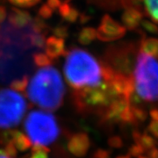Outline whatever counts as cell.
<instances>
[{"mask_svg":"<svg viewBox=\"0 0 158 158\" xmlns=\"http://www.w3.org/2000/svg\"><path fill=\"white\" fill-rule=\"evenodd\" d=\"M97 36V32L92 28H85L81 31L79 34L78 40L82 44H89L92 40L95 39Z\"/></svg>","mask_w":158,"mask_h":158,"instance_id":"15","label":"cell"},{"mask_svg":"<svg viewBox=\"0 0 158 158\" xmlns=\"http://www.w3.org/2000/svg\"><path fill=\"white\" fill-rule=\"evenodd\" d=\"M45 48L46 54L51 60L61 56L65 54L64 40L56 36H51L45 41Z\"/></svg>","mask_w":158,"mask_h":158,"instance_id":"10","label":"cell"},{"mask_svg":"<svg viewBox=\"0 0 158 158\" xmlns=\"http://www.w3.org/2000/svg\"><path fill=\"white\" fill-rule=\"evenodd\" d=\"M11 141L10 143H11L15 147L18 151L24 152V151L29 149L32 145L27 136L25 135L20 132H17V131H14L11 133Z\"/></svg>","mask_w":158,"mask_h":158,"instance_id":"12","label":"cell"},{"mask_svg":"<svg viewBox=\"0 0 158 158\" xmlns=\"http://www.w3.org/2000/svg\"><path fill=\"white\" fill-rule=\"evenodd\" d=\"M65 93L62 77L52 66L41 67L27 84L29 99L46 110H56L62 105Z\"/></svg>","mask_w":158,"mask_h":158,"instance_id":"4","label":"cell"},{"mask_svg":"<svg viewBox=\"0 0 158 158\" xmlns=\"http://www.w3.org/2000/svg\"><path fill=\"white\" fill-rule=\"evenodd\" d=\"M132 111H133V114H134L136 123H141V122L146 121L148 118V113H146L145 110L135 106H132Z\"/></svg>","mask_w":158,"mask_h":158,"instance_id":"17","label":"cell"},{"mask_svg":"<svg viewBox=\"0 0 158 158\" xmlns=\"http://www.w3.org/2000/svg\"><path fill=\"white\" fill-rule=\"evenodd\" d=\"M106 65H103L90 53L76 48L69 51L64 64V74L68 83L76 90H85L110 83L106 75Z\"/></svg>","mask_w":158,"mask_h":158,"instance_id":"3","label":"cell"},{"mask_svg":"<svg viewBox=\"0 0 158 158\" xmlns=\"http://www.w3.org/2000/svg\"><path fill=\"white\" fill-rule=\"evenodd\" d=\"M124 1H125V4H127V2H131L132 0H124Z\"/></svg>","mask_w":158,"mask_h":158,"instance_id":"35","label":"cell"},{"mask_svg":"<svg viewBox=\"0 0 158 158\" xmlns=\"http://www.w3.org/2000/svg\"><path fill=\"white\" fill-rule=\"evenodd\" d=\"M145 153V149L141 147L139 143H135L133 144L128 149V155H129L131 157H135L137 158L140 156L144 155Z\"/></svg>","mask_w":158,"mask_h":158,"instance_id":"18","label":"cell"},{"mask_svg":"<svg viewBox=\"0 0 158 158\" xmlns=\"http://www.w3.org/2000/svg\"><path fill=\"white\" fill-rule=\"evenodd\" d=\"M134 93L146 102L158 100V40L141 43L131 77Z\"/></svg>","mask_w":158,"mask_h":158,"instance_id":"2","label":"cell"},{"mask_svg":"<svg viewBox=\"0 0 158 158\" xmlns=\"http://www.w3.org/2000/svg\"><path fill=\"white\" fill-rule=\"evenodd\" d=\"M27 110L24 97L13 89H0V127L17 126Z\"/></svg>","mask_w":158,"mask_h":158,"instance_id":"6","label":"cell"},{"mask_svg":"<svg viewBox=\"0 0 158 158\" xmlns=\"http://www.w3.org/2000/svg\"><path fill=\"white\" fill-rule=\"evenodd\" d=\"M54 34L56 37H58V38H66L68 36V30H67V27H62V26H60V27H56V28L54 29Z\"/></svg>","mask_w":158,"mask_h":158,"instance_id":"25","label":"cell"},{"mask_svg":"<svg viewBox=\"0 0 158 158\" xmlns=\"http://www.w3.org/2000/svg\"><path fill=\"white\" fill-rule=\"evenodd\" d=\"M34 148V151L32 153V155H31V156L28 158H48V152L46 151L43 148Z\"/></svg>","mask_w":158,"mask_h":158,"instance_id":"22","label":"cell"},{"mask_svg":"<svg viewBox=\"0 0 158 158\" xmlns=\"http://www.w3.org/2000/svg\"><path fill=\"white\" fill-rule=\"evenodd\" d=\"M121 31V27H119L117 23H115L113 19L108 16L103 19L101 25L97 31V36L100 40H113L117 37Z\"/></svg>","mask_w":158,"mask_h":158,"instance_id":"8","label":"cell"},{"mask_svg":"<svg viewBox=\"0 0 158 158\" xmlns=\"http://www.w3.org/2000/svg\"><path fill=\"white\" fill-rule=\"evenodd\" d=\"M36 32L32 25L19 28L10 23L0 25V83L10 84L28 77L34 68L33 49Z\"/></svg>","mask_w":158,"mask_h":158,"instance_id":"1","label":"cell"},{"mask_svg":"<svg viewBox=\"0 0 158 158\" xmlns=\"http://www.w3.org/2000/svg\"><path fill=\"white\" fill-rule=\"evenodd\" d=\"M149 116L151 117L152 120H157L158 121V109L154 108L149 112Z\"/></svg>","mask_w":158,"mask_h":158,"instance_id":"31","label":"cell"},{"mask_svg":"<svg viewBox=\"0 0 158 158\" xmlns=\"http://www.w3.org/2000/svg\"><path fill=\"white\" fill-rule=\"evenodd\" d=\"M27 84H28L27 77H25V78L18 79V80L13 81L11 84V89L17 90V91H23L27 88Z\"/></svg>","mask_w":158,"mask_h":158,"instance_id":"19","label":"cell"},{"mask_svg":"<svg viewBox=\"0 0 158 158\" xmlns=\"http://www.w3.org/2000/svg\"><path fill=\"white\" fill-rule=\"evenodd\" d=\"M0 158H11L8 155H6V153L4 152V150H0Z\"/></svg>","mask_w":158,"mask_h":158,"instance_id":"32","label":"cell"},{"mask_svg":"<svg viewBox=\"0 0 158 158\" xmlns=\"http://www.w3.org/2000/svg\"><path fill=\"white\" fill-rule=\"evenodd\" d=\"M27 136L35 147L44 148L56 141L60 134L56 117L48 112L32 111L25 121Z\"/></svg>","mask_w":158,"mask_h":158,"instance_id":"5","label":"cell"},{"mask_svg":"<svg viewBox=\"0 0 158 158\" xmlns=\"http://www.w3.org/2000/svg\"><path fill=\"white\" fill-rule=\"evenodd\" d=\"M78 15H79L78 11H77L75 8H71V10L69 11V12L68 13V15L64 18V19H65L66 20L69 21V22H75V21H76V19H77V17H78Z\"/></svg>","mask_w":158,"mask_h":158,"instance_id":"26","label":"cell"},{"mask_svg":"<svg viewBox=\"0 0 158 158\" xmlns=\"http://www.w3.org/2000/svg\"><path fill=\"white\" fill-rule=\"evenodd\" d=\"M130 106V100L125 98H117L106 108L105 118L109 121H119V116Z\"/></svg>","mask_w":158,"mask_h":158,"instance_id":"9","label":"cell"},{"mask_svg":"<svg viewBox=\"0 0 158 158\" xmlns=\"http://www.w3.org/2000/svg\"><path fill=\"white\" fill-rule=\"evenodd\" d=\"M135 143H139L141 147L145 149V151H148L153 148L156 147V145H157L156 139L154 138L151 135H148L146 133L141 134L139 139L137 140Z\"/></svg>","mask_w":158,"mask_h":158,"instance_id":"14","label":"cell"},{"mask_svg":"<svg viewBox=\"0 0 158 158\" xmlns=\"http://www.w3.org/2000/svg\"><path fill=\"white\" fill-rule=\"evenodd\" d=\"M6 18H7L6 9L5 7H3V6H0V24L5 22Z\"/></svg>","mask_w":158,"mask_h":158,"instance_id":"30","label":"cell"},{"mask_svg":"<svg viewBox=\"0 0 158 158\" xmlns=\"http://www.w3.org/2000/svg\"><path fill=\"white\" fill-rule=\"evenodd\" d=\"M108 145L113 148H120L123 147L124 142L123 140L118 135L112 136L111 138H109L108 140Z\"/></svg>","mask_w":158,"mask_h":158,"instance_id":"21","label":"cell"},{"mask_svg":"<svg viewBox=\"0 0 158 158\" xmlns=\"http://www.w3.org/2000/svg\"><path fill=\"white\" fill-rule=\"evenodd\" d=\"M12 5L19 7H31L37 5L40 0H9Z\"/></svg>","mask_w":158,"mask_h":158,"instance_id":"20","label":"cell"},{"mask_svg":"<svg viewBox=\"0 0 158 158\" xmlns=\"http://www.w3.org/2000/svg\"><path fill=\"white\" fill-rule=\"evenodd\" d=\"M90 146V139L88 135L84 133L75 134L71 136L67 144L69 151L77 157L85 156L89 151Z\"/></svg>","mask_w":158,"mask_h":158,"instance_id":"7","label":"cell"},{"mask_svg":"<svg viewBox=\"0 0 158 158\" xmlns=\"http://www.w3.org/2000/svg\"><path fill=\"white\" fill-rule=\"evenodd\" d=\"M137 158H149L148 156H144V155H142V156H138Z\"/></svg>","mask_w":158,"mask_h":158,"instance_id":"34","label":"cell"},{"mask_svg":"<svg viewBox=\"0 0 158 158\" xmlns=\"http://www.w3.org/2000/svg\"><path fill=\"white\" fill-rule=\"evenodd\" d=\"M116 158H132L129 155H124V156H118Z\"/></svg>","mask_w":158,"mask_h":158,"instance_id":"33","label":"cell"},{"mask_svg":"<svg viewBox=\"0 0 158 158\" xmlns=\"http://www.w3.org/2000/svg\"><path fill=\"white\" fill-rule=\"evenodd\" d=\"M143 4L152 21L158 23V0H143Z\"/></svg>","mask_w":158,"mask_h":158,"instance_id":"13","label":"cell"},{"mask_svg":"<svg viewBox=\"0 0 158 158\" xmlns=\"http://www.w3.org/2000/svg\"><path fill=\"white\" fill-rule=\"evenodd\" d=\"M93 158H111V156H110L109 152L106 151V150L98 149L95 152L94 156H93Z\"/></svg>","mask_w":158,"mask_h":158,"instance_id":"27","label":"cell"},{"mask_svg":"<svg viewBox=\"0 0 158 158\" xmlns=\"http://www.w3.org/2000/svg\"><path fill=\"white\" fill-rule=\"evenodd\" d=\"M8 21L10 24L16 27L23 28L31 24L32 18L29 15L28 12L13 8V9H11L10 14L8 15Z\"/></svg>","mask_w":158,"mask_h":158,"instance_id":"11","label":"cell"},{"mask_svg":"<svg viewBox=\"0 0 158 158\" xmlns=\"http://www.w3.org/2000/svg\"><path fill=\"white\" fill-rule=\"evenodd\" d=\"M148 131L149 134L156 139L158 140V121L157 120H152L149 122L148 126Z\"/></svg>","mask_w":158,"mask_h":158,"instance_id":"23","label":"cell"},{"mask_svg":"<svg viewBox=\"0 0 158 158\" xmlns=\"http://www.w3.org/2000/svg\"><path fill=\"white\" fill-rule=\"evenodd\" d=\"M34 63L39 67L49 66L51 63V59L44 53H35L34 55Z\"/></svg>","mask_w":158,"mask_h":158,"instance_id":"16","label":"cell"},{"mask_svg":"<svg viewBox=\"0 0 158 158\" xmlns=\"http://www.w3.org/2000/svg\"><path fill=\"white\" fill-rule=\"evenodd\" d=\"M53 14V10L48 5L42 6L39 10V15L43 19H48Z\"/></svg>","mask_w":158,"mask_h":158,"instance_id":"24","label":"cell"},{"mask_svg":"<svg viewBox=\"0 0 158 158\" xmlns=\"http://www.w3.org/2000/svg\"><path fill=\"white\" fill-rule=\"evenodd\" d=\"M61 1L60 0H48V3L47 5L50 7L52 10H56L58 9L60 6H61Z\"/></svg>","mask_w":158,"mask_h":158,"instance_id":"28","label":"cell"},{"mask_svg":"<svg viewBox=\"0 0 158 158\" xmlns=\"http://www.w3.org/2000/svg\"><path fill=\"white\" fill-rule=\"evenodd\" d=\"M147 154L149 158H158V148H153L150 150L147 151Z\"/></svg>","mask_w":158,"mask_h":158,"instance_id":"29","label":"cell"}]
</instances>
